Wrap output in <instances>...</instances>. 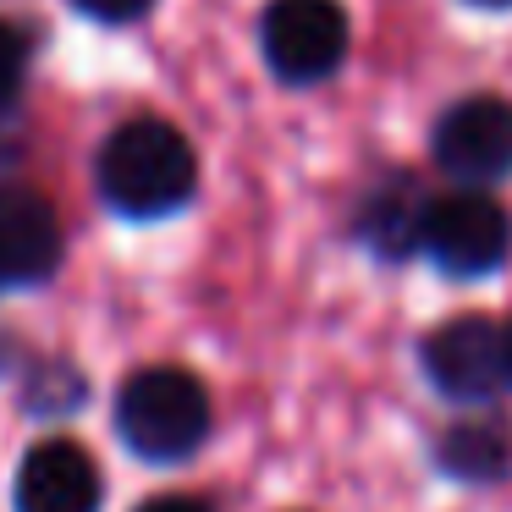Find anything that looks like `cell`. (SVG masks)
Returning <instances> with one entry per match:
<instances>
[{
    "mask_svg": "<svg viewBox=\"0 0 512 512\" xmlns=\"http://www.w3.org/2000/svg\"><path fill=\"white\" fill-rule=\"evenodd\" d=\"M138 512H210V507L193 501V496H160V501H149V507H138Z\"/></svg>",
    "mask_w": 512,
    "mask_h": 512,
    "instance_id": "13",
    "label": "cell"
},
{
    "mask_svg": "<svg viewBox=\"0 0 512 512\" xmlns=\"http://www.w3.org/2000/svg\"><path fill=\"white\" fill-rule=\"evenodd\" d=\"M116 430L149 463H182L210 435V391L188 369H138L116 391Z\"/></svg>",
    "mask_w": 512,
    "mask_h": 512,
    "instance_id": "2",
    "label": "cell"
},
{
    "mask_svg": "<svg viewBox=\"0 0 512 512\" xmlns=\"http://www.w3.org/2000/svg\"><path fill=\"white\" fill-rule=\"evenodd\" d=\"M419 215H424V193L413 188V182L391 177L386 188H375L369 204L358 210V237H364L380 259H408V254H419Z\"/></svg>",
    "mask_w": 512,
    "mask_h": 512,
    "instance_id": "10",
    "label": "cell"
},
{
    "mask_svg": "<svg viewBox=\"0 0 512 512\" xmlns=\"http://www.w3.org/2000/svg\"><path fill=\"white\" fill-rule=\"evenodd\" d=\"M435 468L457 485H501L512 474V441L501 424L490 419H468L435 441Z\"/></svg>",
    "mask_w": 512,
    "mask_h": 512,
    "instance_id": "9",
    "label": "cell"
},
{
    "mask_svg": "<svg viewBox=\"0 0 512 512\" xmlns=\"http://www.w3.org/2000/svg\"><path fill=\"white\" fill-rule=\"evenodd\" d=\"M501 358H507V386H512V320L501 325Z\"/></svg>",
    "mask_w": 512,
    "mask_h": 512,
    "instance_id": "14",
    "label": "cell"
},
{
    "mask_svg": "<svg viewBox=\"0 0 512 512\" xmlns=\"http://www.w3.org/2000/svg\"><path fill=\"white\" fill-rule=\"evenodd\" d=\"M419 369L446 402L490 408L507 391V358H501V325L485 314H457L435 325L419 342Z\"/></svg>",
    "mask_w": 512,
    "mask_h": 512,
    "instance_id": "5",
    "label": "cell"
},
{
    "mask_svg": "<svg viewBox=\"0 0 512 512\" xmlns=\"http://www.w3.org/2000/svg\"><path fill=\"white\" fill-rule=\"evenodd\" d=\"M419 254L435 259V270H446L457 281L496 276L512 254L507 210L496 199H485V188H457L441 193V199H424Z\"/></svg>",
    "mask_w": 512,
    "mask_h": 512,
    "instance_id": "3",
    "label": "cell"
},
{
    "mask_svg": "<svg viewBox=\"0 0 512 512\" xmlns=\"http://www.w3.org/2000/svg\"><path fill=\"white\" fill-rule=\"evenodd\" d=\"M347 12L336 0H270L265 23H259V50L265 67L292 89L325 83L347 61Z\"/></svg>",
    "mask_w": 512,
    "mask_h": 512,
    "instance_id": "4",
    "label": "cell"
},
{
    "mask_svg": "<svg viewBox=\"0 0 512 512\" xmlns=\"http://www.w3.org/2000/svg\"><path fill=\"white\" fill-rule=\"evenodd\" d=\"M89 17H105V23H133L138 12H149V0H78Z\"/></svg>",
    "mask_w": 512,
    "mask_h": 512,
    "instance_id": "12",
    "label": "cell"
},
{
    "mask_svg": "<svg viewBox=\"0 0 512 512\" xmlns=\"http://www.w3.org/2000/svg\"><path fill=\"white\" fill-rule=\"evenodd\" d=\"M61 265V221L28 182H0V287L45 281Z\"/></svg>",
    "mask_w": 512,
    "mask_h": 512,
    "instance_id": "7",
    "label": "cell"
},
{
    "mask_svg": "<svg viewBox=\"0 0 512 512\" xmlns=\"http://www.w3.org/2000/svg\"><path fill=\"white\" fill-rule=\"evenodd\" d=\"M468 6H496V12H501V6H512V0H468Z\"/></svg>",
    "mask_w": 512,
    "mask_h": 512,
    "instance_id": "15",
    "label": "cell"
},
{
    "mask_svg": "<svg viewBox=\"0 0 512 512\" xmlns=\"http://www.w3.org/2000/svg\"><path fill=\"white\" fill-rule=\"evenodd\" d=\"M100 199L116 215H133V221H160V215L182 210L199 188V160H193L188 138L171 122L155 116H138L122 122L100 149Z\"/></svg>",
    "mask_w": 512,
    "mask_h": 512,
    "instance_id": "1",
    "label": "cell"
},
{
    "mask_svg": "<svg viewBox=\"0 0 512 512\" xmlns=\"http://www.w3.org/2000/svg\"><path fill=\"white\" fill-rule=\"evenodd\" d=\"M17 512H100V468L78 441H39L17 468Z\"/></svg>",
    "mask_w": 512,
    "mask_h": 512,
    "instance_id": "8",
    "label": "cell"
},
{
    "mask_svg": "<svg viewBox=\"0 0 512 512\" xmlns=\"http://www.w3.org/2000/svg\"><path fill=\"white\" fill-rule=\"evenodd\" d=\"M23 78H28V39L12 23H0V116L17 105Z\"/></svg>",
    "mask_w": 512,
    "mask_h": 512,
    "instance_id": "11",
    "label": "cell"
},
{
    "mask_svg": "<svg viewBox=\"0 0 512 512\" xmlns=\"http://www.w3.org/2000/svg\"><path fill=\"white\" fill-rule=\"evenodd\" d=\"M430 155L457 188H490L512 177V100L468 94L435 116Z\"/></svg>",
    "mask_w": 512,
    "mask_h": 512,
    "instance_id": "6",
    "label": "cell"
}]
</instances>
